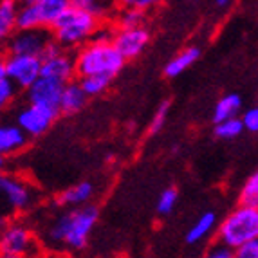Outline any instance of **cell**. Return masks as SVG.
Masks as SVG:
<instances>
[{"mask_svg":"<svg viewBox=\"0 0 258 258\" xmlns=\"http://www.w3.org/2000/svg\"><path fill=\"white\" fill-rule=\"evenodd\" d=\"M99 219V211L92 204L74 208L60 215L47 231L52 244H61L71 249H83L89 242V235Z\"/></svg>","mask_w":258,"mask_h":258,"instance_id":"obj_1","label":"cell"},{"mask_svg":"<svg viewBox=\"0 0 258 258\" xmlns=\"http://www.w3.org/2000/svg\"><path fill=\"white\" fill-rule=\"evenodd\" d=\"M123 67L125 60L112 43L87 42L74 56V73L80 80L99 76L112 82V78H116Z\"/></svg>","mask_w":258,"mask_h":258,"instance_id":"obj_2","label":"cell"},{"mask_svg":"<svg viewBox=\"0 0 258 258\" xmlns=\"http://www.w3.org/2000/svg\"><path fill=\"white\" fill-rule=\"evenodd\" d=\"M98 26L99 22L92 15L71 2L69 8L65 9L63 15L56 20V24L49 31H51L52 42L67 51V49L85 45L92 38Z\"/></svg>","mask_w":258,"mask_h":258,"instance_id":"obj_3","label":"cell"},{"mask_svg":"<svg viewBox=\"0 0 258 258\" xmlns=\"http://www.w3.org/2000/svg\"><path fill=\"white\" fill-rule=\"evenodd\" d=\"M219 244L229 249H238L247 242L258 240V208L238 206L233 210L217 231Z\"/></svg>","mask_w":258,"mask_h":258,"instance_id":"obj_4","label":"cell"},{"mask_svg":"<svg viewBox=\"0 0 258 258\" xmlns=\"http://www.w3.org/2000/svg\"><path fill=\"white\" fill-rule=\"evenodd\" d=\"M69 0H27L17 8V31L51 29L69 8Z\"/></svg>","mask_w":258,"mask_h":258,"instance_id":"obj_5","label":"cell"},{"mask_svg":"<svg viewBox=\"0 0 258 258\" xmlns=\"http://www.w3.org/2000/svg\"><path fill=\"white\" fill-rule=\"evenodd\" d=\"M40 244L24 222H8L0 233V258H38Z\"/></svg>","mask_w":258,"mask_h":258,"instance_id":"obj_6","label":"cell"},{"mask_svg":"<svg viewBox=\"0 0 258 258\" xmlns=\"http://www.w3.org/2000/svg\"><path fill=\"white\" fill-rule=\"evenodd\" d=\"M36 201L35 188L22 177L2 173L0 181V215L29 210Z\"/></svg>","mask_w":258,"mask_h":258,"instance_id":"obj_7","label":"cell"},{"mask_svg":"<svg viewBox=\"0 0 258 258\" xmlns=\"http://www.w3.org/2000/svg\"><path fill=\"white\" fill-rule=\"evenodd\" d=\"M52 43V36L49 29H26L15 31L13 35L6 40L8 56H33L40 58L43 51Z\"/></svg>","mask_w":258,"mask_h":258,"instance_id":"obj_8","label":"cell"},{"mask_svg":"<svg viewBox=\"0 0 258 258\" xmlns=\"http://www.w3.org/2000/svg\"><path fill=\"white\" fill-rule=\"evenodd\" d=\"M40 61H42V65H40V76L42 78L56 80L63 85L74 82V76H76L74 58L60 45H56L54 42L49 43V47L40 56Z\"/></svg>","mask_w":258,"mask_h":258,"instance_id":"obj_9","label":"cell"},{"mask_svg":"<svg viewBox=\"0 0 258 258\" xmlns=\"http://www.w3.org/2000/svg\"><path fill=\"white\" fill-rule=\"evenodd\" d=\"M60 116V110L47 107H38V105H24L15 114V123L26 134L27 138H38L45 134L52 126Z\"/></svg>","mask_w":258,"mask_h":258,"instance_id":"obj_10","label":"cell"},{"mask_svg":"<svg viewBox=\"0 0 258 258\" xmlns=\"http://www.w3.org/2000/svg\"><path fill=\"white\" fill-rule=\"evenodd\" d=\"M40 58L33 56H6V76L17 89H29L40 78Z\"/></svg>","mask_w":258,"mask_h":258,"instance_id":"obj_11","label":"cell"},{"mask_svg":"<svg viewBox=\"0 0 258 258\" xmlns=\"http://www.w3.org/2000/svg\"><path fill=\"white\" fill-rule=\"evenodd\" d=\"M150 42V31L145 26L134 27V29H116L112 45L123 56V60H132L138 58Z\"/></svg>","mask_w":258,"mask_h":258,"instance_id":"obj_12","label":"cell"},{"mask_svg":"<svg viewBox=\"0 0 258 258\" xmlns=\"http://www.w3.org/2000/svg\"><path fill=\"white\" fill-rule=\"evenodd\" d=\"M61 89H63V83L40 76L29 89H26L27 103L38 105V107L56 108V110H58Z\"/></svg>","mask_w":258,"mask_h":258,"instance_id":"obj_13","label":"cell"},{"mask_svg":"<svg viewBox=\"0 0 258 258\" xmlns=\"http://www.w3.org/2000/svg\"><path fill=\"white\" fill-rule=\"evenodd\" d=\"M29 138L17 126L15 121H0V155H15L27 147Z\"/></svg>","mask_w":258,"mask_h":258,"instance_id":"obj_14","label":"cell"},{"mask_svg":"<svg viewBox=\"0 0 258 258\" xmlns=\"http://www.w3.org/2000/svg\"><path fill=\"white\" fill-rule=\"evenodd\" d=\"M89 98L87 94L82 91V87L78 82H69L65 83L63 89H61V96H60V105H58V110L60 114H76L80 112L83 107L87 105Z\"/></svg>","mask_w":258,"mask_h":258,"instance_id":"obj_15","label":"cell"},{"mask_svg":"<svg viewBox=\"0 0 258 258\" xmlns=\"http://www.w3.org/2000/svg\"><path fill=\"white\" fill-rule=\"evenodd\" d=\"M92 195H94V184L89 181H82L58 195V204L71 208H82L87 206V203L92 199Z\"/></svg>","mask_w":258,"mask_h":258,"instance_id":"obj_16","label":"cell"},{"mask_svg":"<svg viewBox=\"0 0 258 258\" xmlns=\"http://www.w3.org/2000/svg\"><path fill=\"white\" fill-rule=\"evenodd\" d=\"M199 58H201V49L195 47V45L182 49L179 54H175L172 60L166 63V67H164V74H166L168 78L179 76V74H182L186 69H189V67H191Z\"/></svg>","mask_w":258,"mask_h":258,"instance_id":"obj_17","label":"cell"},{"mask_svg":"<svg viewBox=\"0 0 258 258\" xmlns=\"http://www.w3.org/2000/svg\"><path fill=\"white\" fill-rule=\"evenodd\" d=\"M242 112V98L238 94H226L224 98H220L217 101L215 108H213V121L222 123V121L233 119L238 117V114Z\"/></svg>","mask_w":258,"mask_h":258,"instance_id":"obj_18","label":"cell"},{"mask_svg":"<svg viewBox=\"0 0 258 258\" xmlns=\"http://www.w3.org/2000/svg\"><path fill=\"white\" fill-rule=\"evenodd\" d=\"M17 8L13 0L0 2V42H6L17 31Z\"/></svg>","mask_w":258,"mask_h":258,"instance_id":"obj_19","label":"cell"},{"mask_svg":"<svg viewBox=\"0 0 258 258\" xmlns=\"http://www.w3.org/2000/svg\"><path fill=\"white\" fill-rule=\"evenodd\" d=\"M217 226V215L213 211H206L204 215L199 217L197 222L189 228V231L186 233V242L188 244H197V242L204 240Z\"/></svg>","mask_w":258,"mask_h":258,"instance_id":"obj_20","label":"cell"},{"mask_svg":"<svg viewBox=\"0 0 258 258\" xmlns=\"http://www.w3.org/2000/svg\"><path fill=\"white\" fill-rule=\"evenodd\" d=\"M240 206L247 208H258V175L251 173L244 181L240 188V195H238Z\"/></svg>","mask_w":258,"mask_h":258,"instance_id":"obj_21","label":"cell"},{"mask_svg":"<svg viewBox=\"0 0 258 258\" xmlns=\"http://www.w3.org/2000/svg\"><path fill=\"white\" fill-rule=\"evenodd\" d=\"M116 22H117L116 29H134V27H141L143 22H145V13L125 6L123 9L116 11Z\"/></svg>","mask_w":258,"mask_h":258,"instance_id":"obj_22","label":"cell"},{"mask_svg":"<svg viewBox=\"0 0 258 258\" xmlns=\"http://www.w3.org/2000/svg\"><path fill=\"white\" fill-rule=\"evenodd\" d=\"M74 6H78L80 9L87 11L89 15L96 18L98 22H101L103 18L110 17L114 13V6L108 4V2H96V0H76L73 2Z\"/></svg>","mask_w":258,"mask_h":258,"instance_id":"obj_23","label":"cell"},{"mask_svg":"<svg viewBox=\"0 0 258 258\" xmlns=\"http://www.w3.org/2000/svg\"><path fill=\"white\" fill-rule=\"evenodd\" d=\"M78 83L82 87V91L87 94V98H92V96L103 94L108 89V85H110V80L99 78V76H91V78H83V80H80Z\"/></svg>","mask_w":258,"mask_h":258,"instance_id":"obj_24","label":"cell"},{"mask_svg":"<svg viewBox=\"0 0 258 258\" xmlns=\"http://www.w3.org/2000/svg\"><path fill=\"white\" fill-rule=\"evenodd\" d=\"M242 132H244V126H242L238 117H233V119L222 121V123H217L215 125V136L220 139H235Z\"/></svg>","mask_w":258,"mask_h":258,"instance_id":"obj_25","label":"cell"},{"mask_svg":"<svg viewBox=\"0 0 258 258\" xmlns=\"http://www.w3.org/2000/svg\"><path fill=\"white\" fill-rule=\"evenodd\" d=\"M177 199H179V191L175 188H166L157 201V213L159 215H170L177 204Z\"/></svg>","mask_w":258,"mask_h":258,"instance_id":"obj_26","label":"cell"},{"mask_svg":"<svg viewBox=\"0 0 258 258\" xmlns=\"http://www.w3.org/2000/svg\"><path fill=\"white\" fill-rule=\"evenodd\" d=\"M168 112H170V101H163V103L157 107V110H155L154 117H152L148 132H150V134H157V132H161V130H163L164 123H166Z\"/></svg>","mask_w":258,"mask_h":258,"instance_id":"obj_27","label":"cell"},{"mask_svg":"<svg viewBox=\"0 0 258 258\" xmlns=\"http://www.w3.org/2000/svg\"><path fill=\"white\" fill-rule=\"evenodd\" d=\"M17 91L18 89L9 80L0 82V112H4L9 105L13 103L15 98H17Z\"/></svg>","mask_w":258,"mask_h":258,"instance_id":"obj_28","label":"cell"},{"mask_svg":"<svg viewBox=\"0 0 258 258\" xmlns=\"http://www.w3.org/2000/svg\"><path fill=\"white\" fill-rule=\"evenodd\" d=\"M114 33H116V27L108 26V24H99L96 27L94 35L89 42H94V43H112V38H114Z\"/></svg>","mask_w":258,"mask_h":258,"instance_id":"obj_29","label":"cell"},{"mask_svg":"<svg viewBox=\"0 0 258 258\" xmlns=\"http://www.w3.org/2000/svg\"><path fill=\"white\" fill-rule=\"evenodd\" d=\"M244 126V130L247 132H256L258 130V110L256 108H249V110L242 112V116L238 117Z\"/></svg>","mask_w":258,"mask_h":258,"instance_id":"obj_30","label":"cell"},{"mask_svg":"<svg viewBox=\"0 0 258 258\" xmlns=\"http://www.w3.org/2000/svg\"><path fill=\"white\" fill-rule=\"evenodd\" d=\"M203 258H235V251L215 242L213 245H210V249L204 253Z\"/></svg>","mask_w":258,"mask_h":258,"instance_id":"obj_31","label":"cell"},{"mask_svg":"<svg viewBox=\"0 0 258 258\" xmlns=\"http://www.w3.org/2000/svg\"><path fill=\"white\" fill-rule=\"evenodd\" d=\"M235 256L238 258H258V240L247 242L242 247L235 249Z\"/></svg>","mask_w":258,"mask_h":258,"instance_id":"obj_32","label":"cell"},{"mask_svg":"<svg viewBox=\"0 0 258 258\" xmlns=\"http://www.w3.org/2000/svg\"><path fill=\"white\" fill-rule=\"evenodd\" d=\"M155 2H152V0H132V2H126V8H132V9H138V11H141V13H145L148 8H152Z\"/></svg>","mask_w":258,"mask_h":258,"instance_id":"obj_33","label":"cell"},{"mask_svg":"<svg viewBox=\"0 0 258 258\" xmlns=\"http://www.w3.org/2000/svg\"><path fill=\"white\" fill-rule=\"evenodd\" d=\"M8 80L6 76V56H0V82Z\"/></svg>","mask_w":258,"mask_h":258,"instance_id":"obj_34","label":"cell"},{"mask_svg":"<svg viewBox=\"0 0 258 258\" xmlns=\"http://www.w3.org/2000/svg\"><path fill=\"white\" fill-rule=\"evenodd\" d=\"M215 6H217V8H228L229 2H228V0H217Z\"/></svg>","mask_w":258,"mask_h":258,"instance_id":"obj_35","label":"cell"},{"mask_svg":"<svg viewBox=\"0 0 258 258\" xmlns=\"http://www.w3.org/2000/svg\"><path fill=\"white\" fill-rule=\"evenodd\" d=\"M6 224H8V219H6L4 215H0V233H2V229L6 228Z\"/></svg>","mask_w":258,"mask_h":258,"instance_id":"obj_36","label":"cell"},{"mask_svg":"<svg viewBox=\"0 0 258 258\" xmlns=\"http://www.w3.org/2000/svg\"><path fill=\"white\" fill-rule=\"evenodd\" d=\"M4 170H6V157L0 155V173H4Z\"/></svg>","mask_w":258,"mask_h":258,"instance_id":"obj_37","label":"cell"},{"mask_svg":"<svg viewBox=\"0 0 258 258\" xmlns=\"http://www.w3.org/2000/svg\"><path fill=\"white\" fill-rule=\"evenodd\" d=\"M114 258H126V256H125V254H116Z\"/></svg>","mask_w":258,"mask_h":258,"instance_id":"obj_38","label":"cell"},{"mask_svg":"<svg viewBox=\"0 0 258 258\" xmlns=\"http://www.w3.org/2000/svg\"><path fill=\"white\" fill-rule=\"evenodd\" d=\"M0 181H2V173H0Z\"/></svg>","mask_w":258,"mask_h":258,"instance_id":"obj_39","label":"cell"},{"mask_svg":"<svg viewBox=\"0 0 258 258\" xmlns=\"http://www.w3.org/2000/svg\"><path fill=\"white\" fill-rule=\"evenodd\" d=\"M235 258H238V256H235Z\"/></svg>","mask_w":258,"mask_h":258,"instance_id":"obj_40","label":"cell"}]
</instances>
